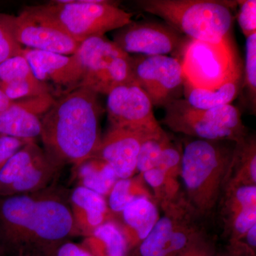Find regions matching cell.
Masks as SVG:
<instances>
[{"mask_svg": "<svg viewBox=\"0 0 256 256\" xmlns=\"http://www.w3.org/2000/svg\"><path fill=\"white\" fill-rule=\"evenodd\" d=\"M52 186L0 197V242L4 252L48 256L70 237L78 236L68 195Z\"/></svg>", "mask_w": 256, "mask_h": 256, "instance_id": "6da1fadb", "label": "cell"}, {"mask_svg": "<svg viewBox=\"0 0 256 256\" xmlns=\"http://www.w3.org/2000/svg\"><path fill=\"white\" fill-rule=\"evenodd\" d=\"M104 111L98 94L86 88L55 100L42 120L40 137L44 150L56 166L74 168L94 156L102 139Z\"/></svg>", "mask_w": 256, "mask_h": 256, "instance_id": "7a4b0ae2", "label": "cell"}, {"mask_svg": "<svg viewBox=\"0 0 256 256\" xmlns=\"http://www.w3.org/2000/svg\"><path fill=\"white\" fill-rule=\"evenodd\" d=\"M237 143L194 139L182 150L181 176L188 204L195 214L207 215L220 203Z\"/></svg>", "mask_w": 256, "mask_h": 256, "instance_id": "3957f363", "label": "cell"}, {"mask_svg": "<svg viewBox=\"0 0 256 256\" xmlns=\"http://www.w3.org/2000/svg\"><path fill=\"white\" fill-rule=\"evenodd\" d=\"M138 9L154 14L194 41L222 44L229 42L236 1L137 0Z\"/></svg>", "mask_w": 256, "mask_h": 256, "instance_id": "277c9868", "label": "cell"}, {"mask_svg": "<svg viewBox=\"0 0 256 256\" xmlns=\"http://www.w3.org/2000/svg\"><path fill=\"white\" fill-rule=\"evenodd\" d=\"M32 8L80 44L90 37L104 36L132 21V13L108 0H57Z\"/></svg>", "mask_w": 256, "mask_h": 256, "instance_id": "5b68a950", "label": "cell"}, {"mask_svg": "<svg viewBox=\"0 0 256 256\" xmlns=\"http://www.w3.org/2000/svg\"><path fill=\"white\" fill-rule=\"evenodd\" d=\"M162 124L175 132L196 139L228 140L238 143L247 137L238 108L232 104L202 109L180 98L164 107Z\"/></svg>", "mask_w": 256, "mask_h": 256, "instance_id": "8992f818", "label": "cell"}, {"mask_svg": "<svg viewBox=\"0 0 256 256\" xmlns=\"http://www.w3.org/2000/svg\"><path fill=\"white\" fill-rule=\"evenodd\" d=\"M74 55L82 68V88L108 96L116 88L136 85L130 55L106 35L87 38Z\"/></svg>", "mask_w": 256, "mask_h": 256, "instance_id": "52a82bcc", "label": "cell"}, {"mask_svg": "<svg viewBox=\"0 0 256 256\" xmlns=\"http://www.w3.org/2000/svg\"><path fill=\"white\" fill-rule=\"evenodd\" d=\"M60 170L43 148L30 141L0 170V197L34 193L50 188Z\"/></svg>", "mask_w": 256, "mask_h": 256, "instance_id": "ba28073f", "label": "cell"}, {"mask_svg": "<svg viewBox=\"0 0 256 256\" xmlns=\"http://www.w3.org/2000/svg\"><path fill=\"white\" fill-rule=\"evenodd\" d=\"M112 41L130 55L168 56L182 60L190 38L165 22H130L112 34Z\"/></svg>", "mask_w": 256, "mask_h": 256, "instance_id": "9c48e42d", "label": "cell"}, {"mask_svg": "<svg viewBox=\"0 0 256 256\" xmlns=\"http://www.w3.org/2000/svg\"><path fill=\"white\" fill-rule=\"evenodd\" d=\"M134 84L146 92L153 107L181 98L184 76L181 62L169 56L130 55Z\"/></svg>", "mask_w": 256, "mask_h": 256, "instance_id": "30bf717a", "label": "cell"}, {"mask_svg": "<svg viewBox=\"0 0 256 256\" xmlns=\"http://www.w3.org/2000/svg\"><path fill=\"white\" fill-rule=\"evenodd\" d=\"M181 63L184 82L203 88L218 86L240 67L229 42L210 44L192 40Z\"/></svg>", "mask_w": 256, "mask_h": 256, "instance_id": "8fae6325", "label": "cell"}, {"mask_svg": "<svg viewBox=\"0 0 256 256\" xmlns=\"http://www.w3.org/2000/svg\"><path fill=\"white\" fill-rule=\"evenodd\" d=\"M8 20L13 38L26 48L70 56L80 46L56 24L32 6L24 9L18 16L8 14Z\"/></svg>", "mask_w": 256, "mask_h": 256, "instance_id": "7c38bea8", "label": "cell"}, {"mask_svg": "<svg viewBox=\"0 0 256 256\" xmlns=\"http://www.w3.org/2000/svg\"><path fill=\"white\" fill-rule=\"evenodd\" d=\"M180 203L165 208L164 216L138 246L137 256H178L185 247L198 229L191 220L193 210L188 203Z\"/></svg>", "mask_w": 256, "mask_h": 256, "instance_id": "4fadbf2b", "label": "cell"}, {"mask_svg": "<svg viewBox=\"0 0 256 256\" xmlns=\"http://www.w3.org/2000/svg\"><path fill=\"white\" fill-rule=\"evenodd\" d=\"M106 110L110 127L152 134L164 132L156 118L149 98L134 84L121 86L111 90L108 95Z\"/></svg>", "mask_w": 256, "mask_h": 256, "instance_id": "5bb4252c", "label": "cell"}, {"mask_svg": "<svg viewBox=\"0 0 256 256\" xmlns=\"http://www.w3.org/2000/svg\"><path fill=\"white\" fill-rule=\"evenodd\" d=\"M34 75L55 100L82 88V70L75 56L23 48Z\"/></svg>", "mask_w": 256, "mask_h": 256, "instance_id": "9a60e30c", "label": "cell"}, {"mask_svg": "<svg viewBox=\"0 0 256 256\" xmlns=\"http://www.w3.org/2000/svg\"><path fill=\"white\" fill-rule=\"evenodd\" d=\"M160 134L110 127L102 136L94 156L110 164L119 180L130 178L137 172L138 156L142 143Z\"/></svg>", "mask_w": 256, "mask_h": 256, "instance_id": "2e32d148", "label": "cell"}, {"mask_svg": "<svg viewBox=\"0 0 256 256\" xmlns=\"http://www.w3.org/2000/svg\"><path fill=\"white\" fill-rule=\"evenodd\" d=\"M55 100L50 94H44L12 101L0 114V134L35 141L41 136L42 120Z\"/></svg>", "mask_w": 256, "mask_h": 256, "instance_id": "e0dca14e", "label": "cell"}, {"mask_svg": "<svg viewBox=\"0 0 256 256\" xmlns=\"http://www.w3.org/2000/svg\"><path fill=\"white\" fill-rule=\"evenodd\" d=\"M220 198L224 230L230 242H242L256 224V185L227 186Z\"/></svg>", "mask_w": 256, "mask_h": 256, "instance_id": "ac0fdd59", "label": "cell"}, {"mask_svg": "<svg viewBox=\"0 0 256 256\" xmlns=\"http://www.w3.org/2000/svg\"><path fill=\"white\" fill-rule=\"evenodd\" d=\"M68 200L78 236H88L101 224L114 220L105 197L88 188L76 186Z\"/></svg>", "mask_w": 256, "mask_h": 256, "instance_id": "d6986e66", "label": "cell"}, {"mask_svg": "<svg viewBox=\"0 0 256 256\" xmlns=\"http://www.w3.org/2000/svg\"><path fill=\"white\" fill-rule=\"evenodd\" d=\"M0 88L12 101L50 94L45 86L34 75L28 60L21 54L0 63Z\"/></svg>", "mask_w": 256, "mask_h": 256, "instance_id": "ffe728a7", "label": "cell"}, {"mask_svg": "<svg viewBox=\"0 0 256 256\" xmlns=\"http://www.w3.org/2000/svg\"><path fill=\"white\" fill-rule=\"evenodd\" d=\"M120 214L122 223L116 222L127 240L129 250L139 246L160 218L159 210L154 200L148 198L136 200Z\"/></svg>", "mask_w": 256, "mask_h": 256, "instance_id": "44dd1931", "label": "cell"}, {"mask_svg": "<svg viewBox=\"0 0 256 256\" xmlns=\"http://www.w3.org/2000/svg\"><path fill=\"white\" fill-rule=\"evenodd\" d=\"M242 70L239 68L218 86L212 88L194 87L184 82L185 100L190 105L202 109L213 108L232 104L242 86Z\"/></svg>", "mask_w": 256, "mask_h": 256, "instance_id": "7402d4cb", "label": "cell"}, {"mask_svg": "<svg viewBox=\"0 0 256 256\" xmlns=\"http://www.w3.org/2000/svg\"><path fill=\"white\" fill-rule=\"evenodd\" d=\"M80 245L92 256H127V240L116 220L101 224L90 235L84 237Z\"/></svg>", "mask_w": 256, "mask_h": 256, "instance_id": "603a6c76", "label": "cell"}, {"mask_svg": "<svg viewBox=\"0 0 256 256\" xmlns=\"http://www.w3.org/2000/svg\"><path fill=\"white\" fill-rule=\"evenodd\" d=\"M78 186H82L106 197L119 180L110 164L92 156L74 166Z\"/></svg>", "mask_w": 256, "mask_h": 256, "instance_id": "cb8c5ba5", "label": "cell"}, {"mask_svg": "<svg viewBox=\"0 0 256 256\" xmlns=\"http://www.w3.org/2000/svg\"><path fill=\"white\" fill-rule=\"evenodd\" d=\"M256 141L247 137L237 143L233 162L229 172L227 186H256Z\"/></svg>", "mask_w": 256, "mask_h": 256, "instance_id": "d4e9b609", "label": "cell"}, {"mask_svg": "<svg viewBox=\"0 0 256 256\" xmlns=\"http://www.w3.org/2000/svg\"><path fill=\"white\" fill-rule=\"evenodd\" d=\"M141 198L154 200V196L140 174L118 180L109 194L108 205L112 214H120L128 205Z\"/></svg>", "mask_w": 256, "mask_h": 256, "instance_id": "484cf974", "label": "cell"}, {"mask_svg": "<svg viewBox=\"0 0 256 256\" xmlns=\"http://www.w3.org/2000/svg\"><path fill=\"white\" fill-rule=\"evenodd\" d=\"M171 140L168 133L164 132L144 141L141 146L138 156L137 172L142 174L144 172L154 168L162 152Z\"/></svg>", "mask_w": 256, "mask_h": 256, "instance_id": "4316f807", "label": "cell"}, {"mask_svg": "<svg viewBox=\"0 0 256 256\" xmlns=\"http://www.w3.org/2000/svg\"><path fill=\"white\" fill-rule=\"evenodd\" d=\"M245 82L252 110L256 107V34L247 37L246 44Z\"/></svg>", "mask_w": 256, "mask_h": 256, "instance_id": "83f0119b", "label": "cell"}, {"mask_svg": "<svg viewBox=\"0 0 256 256\" xmlns=\"http://www.w3.org/2000/svg\"><path fill=\"white\" fill-rule=\"evenodd\" d=\"M178 256H220L213 239L198 229Z\"/></svg>", "mask_w": 256, "mask_h": 256, "instance_id": "f1b7e54d", "label": "cell"}, {"mask_svg": "<svg viewBox=\"0 0 256 256\" xmlns=\"http://www.w3.org/2000/svg\"><path fill=\"white\" fill-rule=\"evenodd\" d=\"M8 18V14L0 13V63L20 55L23 50L10 33Z\"/></svg>", "mask_w": 256, "mask_h": 256, "instance_id": "f546056e", "label": "cell"}, {"mask_svg": "<svg viewBox=\"0 0 256 256\" xmlns=\"http://www.w3.org/2000/svg\"><path fill=\"white\" fill-rule=\"evenodd\" d=\"M238 6V22L244 36L248 37L256 34V0H236Z\"/></svg>", "mask_w": 256, "mask_h": 256, "instance_id": "4dcf8cb0", "label": "cell"}, {"mask_svg": "<svg viewBox=\"0 0 256 256\" xmlns=\"http://www.w3.org/2000/svg\"><path fill=\"white\" fill-rule=\"evenodd\" d=\"M30 141L0 134V170L11 156Z\"/></svg>", "mask_w": 256, "mask_h": 256, "instance_id": "1f68e13d", "label": "cell"}, {"mask_svg": "<svg viewBox=\"0 0 256 256\" xmlns=\"http://www.w3.org/2000/svg\"><path fill=\"white\" fill-rule=\"evenodd\" d=\"M48 256H92L80 244L66 240L56 248Z\"/></svg>", "mask_w": 256, "mask_h": 256, "instance_id": "d6a6232c", "label": "cell"}, {"mask_svg": "<svg viewBox=\"0 0 256 256\" xmlns=\"http://www.w3.org/2000/svg\"><path fill=\"white\" fill-rule=\"evenodd\" d=\"M224 256H256L255 252L250 248L245 242H230L227 252Z\"/></svg>", "mask_w": 256, "mask_h": 256, "instance_id": "836d02e7", "label": "cell"}, {"mask_svg": "<svg viewBox=\"0 0 256 256\" xmlns=\"http://www.w3.org/2000/svg\"><path fill=\"white\" fill-rule=\"evenodd\" d=\"M244 238L246 240L245 244H246L248 246L255 252L256 248V224L252 226V228L248 230Z\"/></svg>", "mask_w": 256, "mask_h": 256, "instance_id": "e575fe53", "label": "cell"}, {"mask_svg": "<svg viewBox=\"0 0 256 256\" xmlns=\"http://www.w3.org/2000/svg\"><path fill=\"white\" fill-rule=\"evenodd\" d=\"M12 101L10 100L0 88V114L6 110Z\"/></svg>", "mask_w": 256, "mask_h": 256, "instance_id": "d590c367", "label": "cell"}, {"mask_svg": "<svg viewBox=\"0 0 256 256\" xmlns=\"http://www.w3.org/2000/svg\"><path fill=\"white\" fill-rule=\"evenodd\" d=\"M14 256H43L38 255V254H20V255H16Z\"/></svg>", "mask_w": 256, "mask_h": 256, "instance_id": "8d00e7d4", "label": "cell"}, {"mask_svg": "<svg viewBox=\"0 0 256 256\" xmlns=\"http://www.w3.org/2000/svg\"><path fill=\"white\" fill-rule=\"evenodd\" d=\"M4 248H3L1 242H0V256H2L3 254H4Z\"/></svg>", "mask_w": 256, "mask_h": 256, "instance_id": "74e56055", "label": "cell"}]
</instances>
